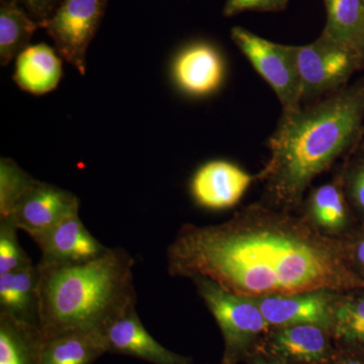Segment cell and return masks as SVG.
Wrapping results in <instances>:
<instances>
[{
  "instance_id": "6da1fadb",
  "label": "cell",
  "mask_w": 364,
  "mask_h": 364,
  "mask_svg": "<svg viewBox=\"0 0 364 364\" xmlns=\"http://www.w3.org/2000/svg\"><path fill=\"white\" fill-rule=\"evenodd\" d=\"M172 277H205L240 296L364 289L339 239L299 213L251 203L217 225H183L166 251Z\"/></svg>"
},
{
  "instance_id": "7a4b0ae2",
  "label": "cell",
  "mask_w": 364,
  "mask_h": 364,
  "mask_svg": "<svg viewBox=\"0 0 364 364\" xmlns=\"http://www.w3.org/2000/svg\"><path fill=\"white\" fill-rule=\"evenodd\" d=\"M364 139V76L322 100L282 112L268 140L269 157L256 174L260 202L298 213L316 177Z\"/></svg>"
},
{
  "instance_id": "3957f363",
  "label": "cell",
  "mask_w": 364,
  "mask_h": 364,
  "mask_svg": "<svg viewBox=\"0 0 364 364\" xmlns=\"http://www.w3.org/2000/svg\"><path fill=\"white\" fill-rule=\"evenodd\" d=\"M134 265L119 247L78 264L38 263V324L45 338L71 330L102 332L136 308Z\"/></svg>"
},
{
  "instance_id": "277c9868",
  "label": "cell",
  "mask_w": 364,
  "mask_h": 364,
  "mask_svg": "<svg viewBox=\"0 0 364 364\" xmlns=\"http://www.w3.org/2000/svg\"><path fill=\"white\" fill-rule=\"evenodd\" d=\"M221 330L222 363L238 364L253 353L272 327L252 298L227 291L205 277L191 279Z\"/></svg>"
},
{
  "instance_id": "5b68a950",
  "label": "cell",
  "mask_w": 364,
  "mask_h": 364,
  "mask_svg": "<svg viewBox=\"0 0 364 364\" xmlns=\"http://www.w3.org/2000/svg\"><path fill=\"white\" fill-rule=\"evenodd\" d=\"M291 51L301 83V105L337 92L361 71L360 53L323 33L311 44L291 46Z\"/></svg>"
},
{
  "instance_id": "8992f818",
  "label": "cell",
  "mask_w": 364,
  "mask_h": 364,
  "mask_svg": "<svg viewBox=\"0 0 364 364\" xmlns=\"http://www.w3.org/2000/svg\"><path fill=\"white\" fill-rule=\"evenodd\" d=\"M231 39L274 91L282 112L301 107V83L291 46L272 42L242 26L232 28Z\"/></svg>"
},
{
  "instance_id": "52a82bcc",
  "label": "cell",
  "mask_w": 364,
  "mask_h": 364,
  "mask_svg": "<svg viewBox=\"0 0 364 364\" xmlns=\"http://www.w3.org/2000/svg\"><path fill=\"white\" fill-rule=\"evenodd\" d=\"M109 0H62L42 28L55 50L79 73L86 72V53L104 18Z\"/></svg>"
},
{
  "instance_id": "ba28073f",
  "label": "cell",
  "mask_w": 364,
  "mask_h": 364,
  "mask_svg": "<svg viewBox=\"0 0 364 364\" xmlns=\"http://www.w3.org/2000/svg\"><path fill=\"white\" fill-rule=\"evenodd\" d=\"M256 350L291 364H331L337 346L331 330L305 324L272 328Z\"/></svg>"
},
{
  "instance_id": "9c48e42d",
  "label": "cell",
  "mask_w": 364,
  "mask_h": 364,
  "mask_svg": "<svg viewBox=\"0 0 364 364\" xmlns=\"http://www.w3.org/2000/svg\"><path fill=\"white\" fill-rule=\"evenodd\" d=\"M342 291L318 289L294 294L254 296L270 327L318 325L331 330L335 305Z\"/></svg>"
},
{
  "instance_id": "30bf717a",
  "label": "cell",
  "mask_w": 364,
  "mask_h": 364,
  "mask_svg": "<svg viewBox=\"0 0 364 364\" xmlns=\"http://www.w3.org/2000/svg\"><path fill=\"white\" fill-rule=\"evenodd\" d=\"M78 212L77 196L47 182L36 181L11 215L0 219L6 220L32 237L54 226L67 215Z\"/></svg>"
},
{
  "instance_id": "8fae6325",
  "label": "cell",
  "mask_w": 364,
  "mask_h": 364,
  "mask_svg": "<svg viewBox=\"0 0 364 364\" xmlns=\"http://www.w3.org/2000/svg\"><path fill=\"white\" fill-rule=\"evenodd\" d=\"M39 247L40 262L48 264H78L107 252V247L88 231L78 213L67 215L46 231L31 237Z\"/></svg>"
},
{
  "instance_id": "7c38bea8",
  "label": "cell",
  "mask_w": 364,
  "mask_h": 364,
  "mask_svg": "<svg viewBox=\"0 0 364 364\" xmlns=\"http://www.w3.org/2000/svg\"><path fill=\"white\" fill-rule=\"evenodd\" d=\"M256 181L238 165L227 160H212L193 174L189 189L196 205L212 210L234 208Z\"/></svg>"
},
{
  "instance_id": "4fadbf2b",
  "label": "cell",
  "mask_w": 364,
  "mask_h": 364,
  "mask_svg": "<svg viewBox=\"0 0 364 364\" xmlns=\"http://www.w3.org/2000/svg\"><path fill=\"white\" fill-rule=\"evenodd\" d=\"M298 213L321 234L339 240L359 224L347 200L339 170L331 181L309 191Z\"/></svg>"
},
{
  "instance_id": "5bb4252c",
  "label": "cell",
  "mask_w": 364,
  "mask_h": 364,
  "mask_svg": "<svg viewBox=\"0 0 364 364\" xmlns=\"http://www.w3.org/2000/svg\"><path fill=\"white\" fill-rule=\"evenodd\" d=\"M171 73L182 92L189 97H208L219 90L224 82L226 64L217 47L200 41L177 53Z\"/></svg>"
},
{
  "instance_id": "9a60e30c",
  "label": "cell",
  "mask_w": 364,
  "mask_h": 364,
  "mask_svg": "<svg viewBox=\"0 0 364 364\" xmlns=\"http://www.w3.org/2000/svg\"><path fill=\"white\" fill-rule=\"evenodd\" d=\"M100 334L107 353L131 356L152 364H193L191 358L170 351L153 338L136 308L112 321Z\"/></svg>"
},
{
  "instance_id": "2e32d148",
  "label": "cell",
  "mask_w": 364,
  "mask_h": 364,
  "mask_svg": "<svg viewBox=\"0 0 364 364\" xmlns=\"http://www.w3.org/2000/svg\"><path fill=\"white\" fill-rule=\"evenodd\" d=\"M50 46H28L16 57L14 80L21 90L43 95L56 90L62 75V58Z\"/></svg>"
},
{
  "instance_id": "e0dca14e",
  "label": "cell",
  "mask_w": 364,
  "mask_h": 364,
  "mask_svg": "<svg viewBox=\"0 0 364 364\" xmlns=\"http://www.w3.org/2000/svg\"><path fill=\"white\" fill-rule=\"evenodd\" d=\"M43 346L39 325L0 313V364H42Z\"/></svg>"
},
{
  "instance_id": "ac0fdd59",
  "label": "cell",
  "mask_w": 364,
  "mask_h": 364,
  "mask_svg": "<svg viewBox=\"0 0 364 364\" xmlns=\"http://www.w3.org/2000/svg\"><path fill=\"white\" fill-rule=\"evenodd\" d=\"M105 353L100 332L71 330L44 337L42 364H93Z\"/></svg>"
},
{
  "instance_id": "d6986e66",
  "label": "cell",
  "mask_w": 364,
  "mask_h": 364,
  "mask_svg": "<svg viewBox=\"0 0 364 364\" xmlns=\"http://www.w3.org/2000/svg\"><path fill=\"white\" fill-rule=\"evenodd\" d=\"M37 265L0 275V313L38 324Z\"/></svg>"
},
{
  "instance_id": "ffe728a7",
  "label": "cell",
  "mask_w": 364,
  "mask_h": 364,
  "mask_svg": "<svg viewBox=\"0 0 364 364\" xmlns=\"http://www.w3.org/2000/svg\"><path fill=\"white\" fill-rule=\"evenodd\" d=\"M331 332L338 348L364 350V289L340 293Z\"/></svg>"
},
{
  "instance_id": "44dd1931",
  "label": "cell",
  "mask_w": 364,
  "mask_h": 364,
  "mask_svg": "<svg viewBox=\"0 0 364 364\" xmlns=\"http://www.w3.org/2000/svg\"><path fill=\"white\" fill-rule=\"evenodd\" d=\"M326 26L323 35L360 53L364 45V0H323Z\"/></svg>"
},
{
  "instance_id": "7402d4cb",
  "label": "cell",
  "mask_w": 364,
  "mask_h": 364,
  "mask_svg": "<svg viewBox=\"0 0 364 364\" xmlns=\"http://www.w3.org/2000/svg\"><path fill=\"white\" fill-rule=\"evenodd\" d=\"M42 23L33 20L14 0L0 1V63L6 66L30 44Z\"/></svg>"
},
{
  "instance_id": "603a6c76",
  "label": "cell",
  "mask_w": 364,
  "mask_h": 364,
  "mask_svg": "<svg viewBox=\"0 0 364 364\" xmlns=\"http://www.w3.org/2000/svg\"><path fill=\"white\" fill-rule=\"evenodd\" d=\"M339 167L347 200L359 223H364V139L343 158Z\"/></svg>"
},
{
  "instance_id": "cb8c5ba5",
  "label": "cell",
  "mask_w": 364,
  "mask_h": 364,
  "mask_svg": "<svg viewBox=\"0 0 364 364\" xmlns=\"http://www.w3.org/2000/svg\"><path fill=\"white\" fill-rule=\"evenodd\" d=\"M36 181L13 159H0V218L11 215L16 203Z\"/></svg>"
},
{
  "instance_id": "d4e9b609",
  "label": "cell",
  "mask_w": 364,
  "mask_h": 364,
  "mask_svg": "<svg viewBox=\"0 0 364 364\" xmlns=\"http://www.w3.org/2000/svg\"><path fill=\"white\" fill-rule=\"evenodd\" d=\"M16 231L11 223L0 219V275L33 264L18 243Z\"/></svg>"
},
{
  "instance_id": "484cf974",
  "label": "cell",
  "mask_w": 364,
  "mask_h": 364,
  "mask_svg": "<svg viewBox=\"0 0 364 364\" xmlns=\"http://www.w3.org/2000/svg\"><path fill=\"white\" fill-rule=\"evenodd\" d=\"M289 0H226L223 14L228 18L246 13H277L287 9Z\"/></svg>"
},
{
  "instance_id": "4316f807",
  "label": "cell",
  "mask_w": 364,
  "mask_h": 364,
  "mask_svg": "<svg viewBox=\"0 0 364 364\" xmlns=\"http://www.w3.org/2000/svg\"><path fill=\"white\" fill-rule=\"evenodd\" d=\"M341 240L352 267L364 277V223H359L355 229Z\"/></svg>"
},
{
  "instance_id": "83f0119b",
  "label": "cell",
  "mask_w": 364,
  "mask_h": 364,
  "mask_svg": "<svg viewBox=\"0 0 364 364\" xmlns=\"http://www.w3.org/2000/svg\"><path fill=\"white\" fill-rule=\"evenodd\" d=\"M28 14V16L42 23L54 14L62 0H14Z\"/></svg>"
},
{
  "instance_id": "f1b7e54d",
  "label": "cell",
  "mask_w": 364,
  "mask_h": 364,
  "mask_svg": "<svg viewBox=\"0 0 364 364\" xmlns=\"http://www.w3.org/2000/svg\"><path fill=\"white\" fill-rule=\"evenodd\" d=\"M245 361H248V364H291L258 350L254 351Z\"/></svg>"
},
{
  "instance_id": "f546056e",
  "label": "cell",
  "mask_w": 364,
  "mask_h": 364,
  "mask_svg": "<svg viewBox=\"0 0 364 364\" xmlns=\"http://www.w3.org/2000/svg\"><path fill=\"white\" fill-rule=\"evenodd\" d=\"M331 364H364V361L358 358L355 352L345 350L337 347V353Z\"/></svg>"
},
{
  "instance_id": "4dcf8cb0",
  "label": "cell",
  "mask_w": 364,
  "mask_h": 364,
  "mask_svg": "<svg viewBox=\"0 0 364 364\" xmlns=\"http://www.w3.org/2000/svg\"><path fill=\"white\" fill-rule=\"evenodd\" d=\"M360 61H361V70H364V45L363 49L360 50Z\"/></svg>"
},
{
  "instance_id": "1f68e13d",
  "label": "cell",
  "mask_w": 364,
  "mask_h": 364,
  "mask_svg": "<svg viewBox=\"0 0 364 364\" xmlns=\"http://www.w3.org/2000/svg\"><path fill=\"white\" fill-rule=\"evenodd\" d=\"M221 364H224V363H221Z\"/></svg>"
}]
</instances>
